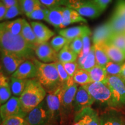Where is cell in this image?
<instances>
[{"label": "cell", "mask_w": 125, "mask_h": 125, "mask_svg": "<svg viewBox=\"0 0 125 125\" xmlns=\"http://www.w3.org/2000/svg\"><path fill=\"white\" fill-rule=\"evenodd\" d=\"M23 19L19 18L15 20L8 21H4L1 23L2 26L9 32L15 35H19L21 34L23 29Z\"/></svg>", "instance_id": "27"}, {"label": "cell", "mask_w": 125, "mask_h": 125, "mask_svg": "<svg viewBox=\"0 0 125 125\" xmlns=\"http://www.w3.org/2000/svg\"><path fill=\"white\" fill-rule=\"evenodd\" d=\"M75 83L80 86H84L92 82L88 71L83 69H78L73 78Z\"/></svg>", "instance_id": "32"}, {"label": "cell", "mask_w": 125, "mask_h": 125, "mask_svg": "<svg viewBox=\"0 0 125 125\" xmlns=\"http://www.w3.org/2000/svg\"><path fill=\"white\" fill-rule=\"evenodd\" d=\"M34 52L38 60L44 63H52L59 61V53L51 46L48 42L38 45Z\"/></svg>", "instance_id": "12"}, {"label": "cell", "mask_w": 125, "mask_h": 125, "mask_svg": "<svg viewBox=\"0 0 125 125\" xmlns=\"http://www.w3.org/2000/svg\"><path fill=\"white\" fill-rule=\"evenodd\" d=\"M92 82H105L108 75L104 67L96 65L88 71Z\"/></svg>", "instance_id": "26"}, {"label": "cell", "mask_w": 125, "mask_h": 125, "mask_svg": "<svg viewBox=\"0 0 125 125\" xmlns=\"http://www.w3.org/2000/svg\"><path fill=\"white\" fill-rule=\"evenodd\" d=\"M79 22L86 23L87 21L75 10L69 7H64L62 29L68 25Z\"/></svg>", "instance_id": "21"}, {"label": "cell", "mask_w": 125, "mask_h": 125, "mask_svg": "<svg viewBox=\"0 0 125 125\" xmlns=\"http://www.w3.org/2000/svg\"><path fill=\"white\" fill-rule=\"evenodd\" d=\"M113 34L110 25L107 21L94 30L93 34V44L108 42Z\"/></svg>", "instance_id": "17"}, {"label": "cell", "mask_w": 125, "mask_h": 125, "mask_svg": "<svg viewBox=\"0 0 125 125\" xmlns=\"http://www.w3.org/2000/svg\"><path fill=\"white\" fill-rule=\"evenodd\" d=\"M48 8L42 4L38 8L34 10L32 13L27 16V18L30 19L37 20H45L46 19Z\"/></svg>", "instance_id": "35"}, {"label": "cell", "mask_w": 125, "mask_h": 125, "mask_svg": "<svg viewBox=\"0 0 125 125\" xmlns=\"http://www.w3.org/2000/svg\"><path fill=\"white\" fill-rule=\"evenodd\" d=\"M1 125H29L26 119L20 116H12L1 122Z\"/></svg>", "instance_id": "41"}, {"label": "cell", "mask_w": 125, "mask_h": 125, "mask_svg": "<svg viewBox=\"0 0 125 125\" xmlns=\"http://www.w3.org/2000/svg\"><path fill=\"white\" fill-rule=\"evenodd\" d=\"M64 7L48 8L45 21L56 29H62Z\"/></svg>", "instance_id": "18"}, {"label": "cell", "mask_w": 125, "mask_h": 125, "mask_svg": "<svg viewBox=\"0 0 125 125\" xmlns=\"http://www.w3.org/2000/svg\"><path fill=\"white\" fill-rule=\"evenodd\" d=\"M47 92L37 78L28 79L26 87L19 97L23 111L28 114L46 98Z\"/></svg>", "instance_id": "2"}, {"label": "cell", "mask_w": 125, "mask_h": 125, "mask_svg": "<svg viewBox=\"0 0 125 125\" xmlns=\"http://www.w3.org/2000/svg\"><path fill=\"white\" fill-rule=\"evenodd\" d=\"M69 46L70 49L79 56L82 52L83 48V41L82 37H78V38L74 39L70 42Z\"/></svg>", "instance_id": "43"}, {"label": "cell", "mask_w": 125, "mask_h": 125, "mask_svg": "<svg viewBox=\"0 0 125 125\" xmlns=\"http://www.w3.org/2000/svg\"><path fill=\"white\" fill-rule=\"evenodd\" d=\"M70 41L62 36L57 35L52 39L50 44L57 52L59 53L65 45L70 44Z\"/></svg>", "instance_id": "34"}, {"label": "cell", "mask_w": 125, "mask_h": 125, "mask_svg": "<svg viewBox=\"0 0 125 125\" xmlns=\"http://www.w3.org/2000/svg\"><path fill=\"white\" fill-rule=\"evenodd\" d=\"M23 14V12L21 10V7L19 4L15 5L12 6L8 8L7 13L3 19L2 21L4 20H7L9 19H11L15 17L19 16L20 15Z\"/></svg>", "instance_id": "38"}, {"label": "cell", "mask_w": 125, "mask_h": 125, "mask_svg": "<svg viewBox=\"0 0 125 125\" xmlns=\"http://www.w3.org/2000/svg\"><path fill=\"white\" fill-rule=\"evenodd\" d=\"M123 63H118L112 61L109 62L104 67L108 76L120 75Z\"/></svg>", "instance_id": "36"}, {"label": "cell", "mask_w": 125, "mask_h": 125, "mask_svg": "<svg viewBox=\"0 0 125 125\" xmlns=\"http://www.w3.org/2000/svg\"><path fill=\"white\" fill-rule=\"evenodd\" d=\"M120 76L125 79V62L122 64V70L121 72V74Z\"/></svg>", "instance_id": "48"}, {"label": "cell", "mask_w": 125, "mask_h": 125, "mask_svg": "<svg viewBox=\"0 0 125 125\" xmlns=\"http://www.w3.org/2000/svg\"><path fill=\"white\" fill-rule=\"evenodd\" d=\"M108 42L125 52V33L114 34Z\"/></svg>", "instance_id": "37"}, {"label": "cell", "mask_w": 125, "mask_h": 125, "mask_svg": "<svg viewBox=\"0 0 125 125\" xmlns=\"http://www.w3.org/2000/svg\"><path fill=\"white\" fill-rule=\"evenodd\" d=\"M1 49L10 52L27 60L35 58V52L21 35H15L0 25Z\"/></svg>", "instance_id": "1"}, {"label": "cell", "mask_w": 125, "mask_h": 125, "mask_svg": "<svg viewBox=\"0 0 125 125\" xmlns=\"http://www.w3.org/2000/svg\"><path fill=\"white\" fill-rule=\"evenodd\" d=\"M78 89V85L75 82L65 87L62 96V111L68 113L71 109L73 110V102Z\"/></svg>", "instance_id": "16"}, {"label": "cell", "mask_w": 125, "mask_h": 125, "mask_svg": "<svg viewBox=\"0 0 125 125\" xmlns=\"http://www.w3.org/2000/svg\"><path fill=\"white\" fill-rule=\"evenodd\" d=\"M90 35H91V34H86L82 37L83 41L82 51L80 55L78 56V59L83 58V57H85L86 56H87L89 54V53L90 52L92 46L90 45Z\"/></svg>", "instance_id": "40"}, {"label": "cell", "mask_w": 125, "mask_h": 125, "mask_svg": "<svg viewBox=\"0 0 125 125\" xmlns=\"http://www.w3.org/2000/svg\"><path fill=\"white\" fill-rule=\"evenodd\" d=\"M59 34L71 42L74 39L78 37H82L86 34H91L92 32L88 26H79L62 29L59 31Z\"/></svg>", "instance_id": "20"}, {"label": "cell", "mask_w": 125, "mask_h": 125, "mask_svg": "<svg viewBox=\"0 0 125 125\" xmlns=\"http://www.w3.org/2000/svg\"><path fill=\"white\" fill-rule=\"evenodd\" d=\"M25 119L29 125H51L53 122L45 99L29 112Z\"/></svg>", "instance_id": "6"}, {"label": "cell", "mask_w": 125, "mask_h": 125, "mask_svg": "<svg viewBox=\"0 0 125 125\" xmlns=\"http://www.w3.org/2000/svg\"><path fill=\"white\" fill-rule=\"evenodd\" d=\"M111 109L100 116V125H125L122 117L118 111Z\"/></svg>", "instance_id": "22"}, {"label": "cell", "mask_w": 125, "mask_h": 125, "mask_svg": "<svg viewBox=\"0 0 125 125\" xmlns=\"http://www.w3.org/2000/svg\"><path fill=\"white\" fill-rule=\"evenodd\" d=\"M27 59L13 53L1 49V72L6 76H12L23 62Z\"/></svg>", "instance_id": "8"}, {"label": "cell", "mask_w": 125, "mask_h": 125, "mask_svg": "<svg viewBox=\"0 0 125 125\" xmlns=\"http://www.w3.org/2000/svg\"><path fill=\"white\" fill-rule=\"evenodd\" d=\"M77 62L79 69L85 70L87 71L97 65L93 46H92L89 54L83 58L78 59Z\"/></svg>", "instance_id": "25"}, {"label": "cell", "mask_w": 125, "mask_h": 125, "mask_svg": "<svg viewBox=\"0 0 125 125\" xmlns=\"http://www.w3.org/2000/svg\"><path fill=\"white\" fill-rule=\"evenodd\" d=\"M10 80L12 93L14 96L19 97L24 91L28 80L19 79L12 76H10Z\"/></svg>", "instance_id": "29"}, {"label": "cell", "mask_w": 125, "mask_h": 125, "mask_svg": "<svg viewBox=\"0 0 125 125\" xmlns=\"http://www.w3.org/2000/svg\"><path fill=\"white\" fill-rule=\"evenodd\" d=\"M66 86L62 85L54 91L48 93L45 98L47 105L51 112L53 121L58 118L62 112V96Z\"/></svg>", "instance_id": "9"}, {"label": "cell", "mask_w": 125, "mask_h": 125, "mask_svg": "<svg viewBox=\"0 0 125 125\" xmlns=\"http://www.w3.org/2000/svg\"><path fill=\"white\" fill-rule=\"evenodd\" d=\"M69 45H65L59 52V61L62 63L75 62L78 60V55L70 49Z\"/></svg>", "instance_id": "28"}, {"label": "cell", "mask_w": 125, "mask_h": 125, "mask_svg": "<svg viewBox=\"0 0 125 125\" xmlns=\"http://www.w3.org/2000/svg\"><path fill=\"white\" fill-rule=\"evenodd\" d=\"M112 62L123 63L125 62V52L109 42L99 43Z\"/></svg>", "instance_id": "19"}, {"label": "cell", "mask_w": 125, "mask_h": 125, "mask_svg": "<svg viewBox=\"0 0 125 125\" xmlns=\"http://www.w3.org/2000/svg\"><path fill=\"white\" fill-rule=\"evenodd\" d=\"M91 1L93 3H94L103 12V11L107 8V6L108 5L109 3L111 2L112 0H91Z\"/></svg>", "instance_id": "45"}, {"label": "cell", "mask_w": 125, "mask_h": 125, "mask_svg": "<svg viewBox=\"0 0 125 125\" xmlns=\"http://www.w3.org/2000/svg\"><path fill=\"white\" fill-rule=\"evenodd\" d=\"M95 102L107 105L110 108L112 101V93L106 82H91L83 86Z\"/></svg>", "instance_id": "5"}, {"label": "cell", "mask_w": 125, "mask_h": 125, "mask_svg": "<svg viewBox=\"0 0 125 125\" xmlns=\"http://www.w3.org/2000/svg\"><path fill=\"white\" fill-rule=\"evenodd\" d=\"M93 46L97 65L104 67L108 62H110V59L108 57L107 54H106L105 52L103 49V47L100 44L96 43V44H93Z\"/></svg>", "instance_id": "30"}, {"label": "cell", "mask_w": 125, "mask_h": 125, "mask_svg": "<svg viewBox=\"0 0 125 125\" xmlns=\"http://www.w3.org/2000/svg\"><path fill=\"white\" fill-rule=\"evenodd\" d=\"M62 64L63 65L65 71H67V73H68L70 77L72 78H73L76 71L79 69L77 61L75 62H64V63H62Z\"/></svg>", "instance_id": "44"}, {"label": "cell", "mask_w": 125, "mask_h": 125, "mask_svg": "<svg viewBox=\"0 0 125 125\" xmlns=\"http://www.w3.org/2000/svg\"><path fill=\"white\" fill-rule=\"evenodd\" d=\"M106 83L112 93L110 108L125 110V79L121 76H108Z\"/></svg>", "instance_id": "4"}, {"label": "cell", "mask_w": 125, "mask_h": 125, "mask_svg": "<svg viewBox=\"0 0 125 125\" xmlns=\"http://www.w3.org/2000/svg\"><path fill=\"white\" fill-rule=\"evenodd\" d=\"M65 7L74 9L82 16L91 19L98 18L103 13L91 0H68Z\"/></svg>", "instance_id": "7"}, {"label": "cell", "mask_w": 125, "mask_h": 125, "mask_svg": "<svg viewBox=\"0 0 125 125\" xmlns=\"http://www.w3.org/2000/svg\"><path fill=\"white\" fill-rule=\"evenodd\" d=\"M32 60L38 69L37 79L46 92H53L62 85L55 62L44 63L35 57Z\"/></svg>", "instance_id": "3"}, {"label": "cell", "mask_w": 125, "mask_h": 125, "mask_svg": "<svg viewBox=\"0 0 125 125\" xmlns=\"http://www.w3.org/2000/svg\"><path fill=\"white\" fill-rule=\"evenodd\" d=\"M21 35L34 50H35L37 46L40 45L31 24L24 19Z\"/></svg>", "instance_id": "24"}, {"label": "cell", "mask_w": 125, "mask_h": 125, "mask_svg": "<svg viewBox=\"0 0 125 125\" xmlns=\"http://www.w3.org/2000/svg\"><path fill=\"white\" fill-rule=\"evenodd\" d=\"M30 24L32 28L39 44L48 42L55 33L43 23L38 21H31Z\"/></svg>", "instance_id": "15"}, {"label": "cell", "mask_w": 125, "mask_h": 125, "mask_svg": "<svg viewBox=\"0 0 125 125\" xmlns=\"http://www.w3.org/2000/svg\"><path fill=\"white\" fill-rule=\"evenodd\" d=\"M21 10L26 16L42 5L40 0H19Z\"/></svg>", "instance_id": "31"}, {"label": "cell", "mask_w": 125, "mask_h": 125, "mask_svg": "<svg viewBox=\"0 0 125 125\" xmlns=\"http://www.w3.org/2000/svg\"><path fill=\"white\" fill-rule=\"evenodd\" d=\"M0 115L1 122L12 116H20L26 118L27 114L23 111L20 104L19 97H12L7 103L1 105Z\"/></svg>", "instance_id": "10"}, {"label": "cell", "mask_w": 125, "mask_h": 125, "mask_svg": "<svg viewBox=\"0 0 125 125\" xmlns=\"http://www.w3.org/2000/svg\"><path fill=\"white\" fill-rule=\"evenodd\" d=\"M1 2H2L8 8L15 5L19 4V0H1Z\"/></svg>", "instance_id": "47"}, {"label": "cell", "mask_w": 125, "mask_h": 125, "mask_svg": "<svg viewBox=\"0 0 125 125\" xmlns=\"http://www.w3.org/2000/svg\"><path fill=\"white\" fill-rule=\"evenodd\" d=\"M100 116L91 107L75 114L73 125H100Z\"/></svg>", "instance_id": "11"}, {"label": "cell", "mask_w": 125, "mask_h": 125, "mask_svg": "<svg viewBox=\"0 0 125 125\" xmlns=\"http://www.w3.org/2000/svg\"><path fill=\"white\" fill-rule=\"evenodd\" d=\"M8 8L2 2H0V20L2 21L3 19L7 13Z\"/></svg>", "instance_id": "46"}, {"label": "cell", "mask_w": 125, "mask_h": 125, "mask_svg": "<svg viewBox=\"0 0 125 125\" xmlns=\"http://www.w3.org/2000/svg\"><path fill=\"white\" fill-rule=\"evenodd\" d=\"M55 63L62 85L64 86H68L73 83L74 82L73 79L70 77L67 71H65L62 62L59 61H57L55 62Z\"/></svg>", "instance_id": "33"}, {"label": "cell", "mask_w": 125, "mask_h": 125, "mask_svg": "<svg viewBox=\"0 0 125 125\" xmlns=\"http://www.w3.org/2000/svg\"><path fill=\"white\" fill-rule=\"evenodd\" d=\"M40 2L48 8L57 7H65L68 0H40Z\"/></svg>", "instance_id": "42"}, {"label": "cell", "mask_w": 125, "mask_h": 125, "mask_svg": "<svg viewBox=\"0 0 125 125\" xmlns=\"http://www.w3.org/2000/svg\"><path fill=\"white\" fill-rule=\"evenodd\" d=\"M10 80L8 76L1 71L0 74V104H4L11 98Z\"/></svg>", "instance_id": "23"}, {"label": "cell", "mask_w": 125, "mask_h": 125, "mask_svg": "<svg viewBox=\"0 0 125 125\" xmlns=\"http://www.w3.org/2000/svg\"><path fill=\"white\" fill-rule=\"evenodd\" d=\"M113 15L125 23V0H118Z\"/></svg>", "instance_id": "39"}, {"label": "cell", "mask_w": 125, "mask_h": 125, "mask_svg": "<svg viewBox=\"0 0 125 125\" xmlns=\"http://www.w3.org/2000/svg\"><path fill=\"white\" fill-rule=\"evenodd\" d=\"M11 76L27 80L37 78L38 69L32 60H26L19 67Z\"/></svg>", "instance_id": "14"}, {"label": "cell", "mask_w": 125, "mask_h": 125, "mask_svg": "<svg viewBox=\"0 0 125 125\" xmlns=\"http://www.w3.org/2000/svg\"><path fill=\"white\" fill-rule=\"evenodd\" d=\"M95 101L83 86L78 87L73 102V111L76 114L87 107H90Z\"/></svg>", "instance_id": "13"}]
</instances>
